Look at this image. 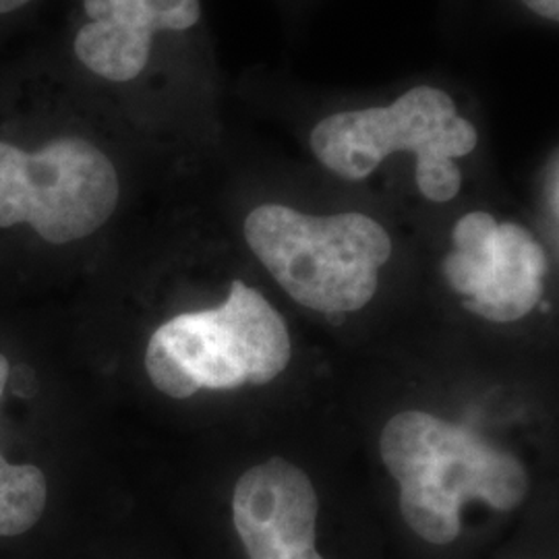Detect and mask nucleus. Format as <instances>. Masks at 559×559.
I'll return each instance as SVG.
<instances>
[{"mask_svg":"<svg viewBox=\"0 0 559 559\" xmlns=\"http://www.w3.org/2000/svg\"><path fill=\"white\" fill-rule=\"evenodd\" d=\"M205 38L203 0H67L52 52L73 80L131 122L175 119Z\"/></svg>","mask_w":559,"mask_h":559,"instance_id":"obj_1","label":"nucleus"},{"mask_svg":"<svg viewBox=\"0 0 559 559\" xmlns=\"http://www.w3.org/2000/svg\"><path fill=\"white\" fill-rule=\"evenodd\" d=\"M480 138L466 98L440 81H417L388 100L323 112L307 145L321 168L348 182L371 179L394 158H411L420 198L448 203L459 198L462 162L477 154Z\"/></svg>","mask_w":559,"mask_h":559,"instance_id":"obj_2","label":"nucleus"},{"mask_svg":"<svg viewBox=\"0 0 559 559\" xmlns=\"http://www.w3.org/2000/svg\"><path fill=\"white\" fill-rule=\"evenodd\" d=\"M380 452L388 473L399 480L402 519L433 545L459 539L460 510L466 501L510 512L531 489L516 456L493 448L466 425L423 411L388 420Z\"/></svg>","mask_w":559,"mask_h":559,"instance_id":"obj_3","label":"nucleus"},{"mask_svg":"<svg viewBox=\"0 0 559 559\" xmlns=\"http://www.w3.org/2000/svg\"><path fill=\"white\" fill-rule=\"evenodd\" d=\"M242 237L293 299L323 316L369 305L392 258L390 233L365 212L309 214L267 201L247 214Z\"/></svg>","mask_w":559,"mask_h":559,"instance_id":"obj_4","label":"nucleus"},{"mask_svg":"<svg viewBox=\"0 0 559 559\" xmlns=\"http://www.w3.org/2000/svg\"><path fill=\"white\" fill-rule=\"evenodd\" d=\"M290 362V336L260 290L235 280L216 309L162 323L145 350L152 383L170 399L276 380Z\"/></svg>","mask_w":559,"mask_h":559,"instance_id":"obj_5","label":"nucleus"},{"mask_svg":"<svg viewBox=\"0 0 559 559\" xmlns=\"http://www.w3.org/2000/svg\"><path fill=\"white\" fill-rule=\"evenodd\" d=\"M450 245L441 272L448 286L466 297V311L510 323L526 318L539 305L549 258L524 224L498 221L485 210H475L452 226Z\"/></svg>","mask_w":559,"mask_h":559,"instance_id":"obj_6","label":"nucleus"},{"mask_svg":"<svg viewBox=\"0 0 559 559\" xmlns=\"http://www.w3.org/2000/svg\"><path fill=\"white\" fill-rule=\"evenodd\" d=\"M318 516L313 483L288 460L251 466L237 480L233 520L249 559H323Z\"/></svg>","mask_w":559,"mask_h":559,"instance_id":"obj_7","label":"nucleus"},{"mask_svg":"<svg viewBox=\"0 0 559 559\" xmlns=\"http://www.w3.org/2000/svg\"><path fill=\"white\" fill-rule=\"evenodd\" d=\"M11 376L0 355V399ZM48 500L46 477L34 464H11L0 454V537H17L38 524Z\"/></svg>","mask_w":559,"mask_h":559,"instance_id":"obj_8","label":"nucleus"},{"mask_svg":"<svg viewBox=\"0 0 559 559\" xmlns=\"http://www.w3.org/2000/svg\"><path fill=\"white\" fill-rule=\"evenodd\" d=\"M55 0H0V59L7 57L9 41L15 40L29 23L50 9Z\"/></svg>","mask_w":559,"mask_h":559,"instance_id":"obj_9","label":"nucleus"},{"mask_svg":"<svg viewBox=\"0 0 559 559\" xmlns=\"http://www.w3.org/2000/svg\"><path fill=\"white\" fill-rule=\"evenodd\" d=\"M543 198H545L547 216L558 228V154H554V158L547 164L545 182H543Z\"/></svg>","mask_w":559,"mask_h":559,"instance_id":"obj_10","label":"nucleus"},{"mask_svg":"<svg viewBox=\"0 0 559 559\" xmlns=\"http://www.w3.org/2000/svg\"><path fill=\"white\" fill-rule=\"evenodd\" d=\"M516 2L528 15L537 17L547 25H558L559 0H516Z\"/></svg>","mask_w":559,"mask_h":559,"instance_id":"obj_11","label":"nucleus"},{"mask_svg":"<svg viewBox=\"0 0 559 559\" xmlns=\"http://www.w3.org/2000/svg\"><path fill=\"white\" fill-rule=\"evenodd\" d=\"M325 318H328L330 323H336V325L344 323V313H330V316H325Z\"/></svg>","mask_w":559,"mask_h":559,"instance_id":"obj_12","label":"nucleus"},{"mask_svg":"<svg viewBox=\"0 0 559 559\" xmlns=\"http://www.w3.org/2000/svg\"><path fill=\"white\" fill-rule=\"evenodd\" d=\"M539 307H540V311H545V313H547V311H549V302H543V300H540Z\"/></svg>","mask_w":559,"mask_h":559,"instance_id":"obj_13","label":"nucleus"}]
</instances>
